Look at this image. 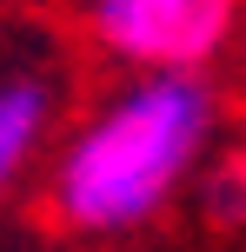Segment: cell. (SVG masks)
<instances>
[{"instance_id":"cell-4","label":"cell","mask_w":246,"mask_h":252,"mask_svg":"<svg viewBox=\"0 0 246 252\" xmlns=\"http://www.w3.org/2000/svg\"><path fill=\"white\" fill-rule=\"evenodd\" d=\"M207 213L213 219H246V159H233V166H220V173L207 179Z\"/></svg>"},{"instance_id":"cell-1","label":"cell","mask_w":246,"mask_h":252,"mask_svg":"<svg viewBox=\"0 0 246 252\" xmlns=\"http://www.w3.org/2000/svg\"><path fill=\"white\" fill-rule=\"evenodd\" d=\"M213 133L200 73H140L106 93L53 166V213L73 232H133L186 186Z\"/></svg>"},{"instance_id":"cell-3","label":"cell","mask_w":246,"mask_h":252,"mask_svg":"<svg viewBox=\"0 0 246 252\" xmlns=\"http://www.w3.org/2000/svg\"><path fill=\"white\" fill-rule=\"evenodd\" d=\"M53 126V87L47 80H0V192L27 173Z\"/></svg>"},{"instance_id":"cell-2","label":"cell","mask_w":246,"mask_h":252,"mask_svg":"<svg viewBox=\"0 0 246 252\" xmlns=\"http://www.w3.org/2000/svg\"><path fill=\"white\" fill-rule=\"evenodd\" d=\"M93 40L140 73H200L233 40L240 0H93Z\"/></svg>"}]
</instances>
